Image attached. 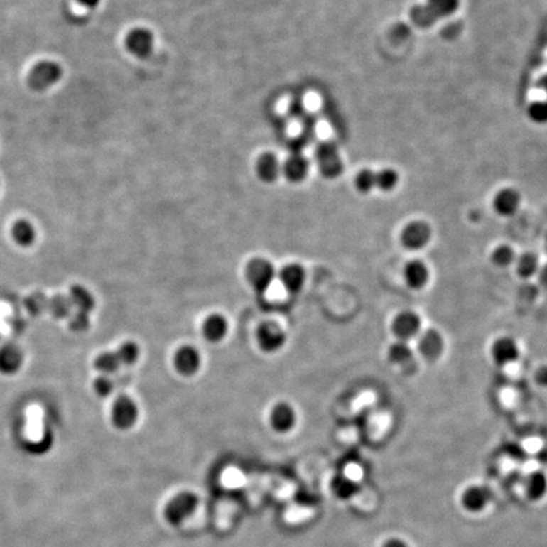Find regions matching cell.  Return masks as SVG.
<instances>
[{
	"label": "cell",
	"instance_id": "30",
	"mask_svg": "<svg viewBox=\"0 0 547 547\" xmlns=\"http://www.w3.org/2000/svg\"><path fill=\"white\" fill-rule=\"evenodd\" d=\"M547 480L543 472H536L531 474L527 482V492L531 499H540L546 493Z\"/></svg>",
	"mask_w": 547,
	"mask_h": 547
},
{
	"label": "cell",
	"instance_id": "7",
	"mask_svg": "<svg viewBox=\"0 0 547 547\" xmlns=\"http://www.w3.org/2000/svg\"><path fill=\"white\" fill-rule=\"evenodd\" d=\"M422 322L417 313L411 310L401 312L393 318L391 332L399 341H406L417 337L421 332Z\"/></svg>",
	"mask_w": 547,
	"mask_h": 547
},
{
	"label": "cell",
	"instance_id": "14",
	"mask_svg": "<svg viewBox=\"0 0 547 547\" xmlns=\"http://www.w3.org/2000/svg\"><path fill=\"white\" fill-rule=\"evenodd\" d=\"M23 352L17 345L6 344L0 347V373H17L23 365Z\"/></svg>",
	"mask_w": 547,
	"mask_h": 547
},
{
	"label": "cell",
	"instance_id": "16",
	"mask_svg": "<svg viewBox=\"0 0 547 547\" xmlns=\"http://www.w3.org/2000/svg\"><path fill=\"white\" fill-rule=\"evenodd\" d=\"M521 198L519 193L513 189H503L498 193L493 200L495 212L501 216H512L519 210Z\"/></svg>",
	"mask_w": 547,
	"mask_h": 547
},
{
	"label": "cell",
	"instance_id": "17",
	"mask_svg": "<svg viewBox=\"0 0 547 547\" xmlns=\"http://www.w3.org/2000/svg\"><path fill=\"white\" fill-rule=\"evenodd\" d=\"M284 174L293 183H299L307 178L309 171L308 160L300 152H294L284 163Z\"/></svg>",
	"mask_w": 547,
	"mask_h": 547
},
{
	"label": "cell",
	"instance_id": "35",
	"mask_svg": "<svg viewBox=\"0 0 547 547\" xmlns=\"http://www.w3.org/2000/svg\"><path fill=\"white\" fill-rule=\"evenodd\" d=\"M333 490L340 497L347 498L350 495L355 493L356 490H357V485L352 480H350L349 477H344V475H338L333 480Z\"/></svg>",
	"mask_w": 547,
	"mask_h": 547
},
{
	"label": "cell",
	"instance_id": "31",
	"mask_svg": "<svg viewBox=\"0 0 547 547\" xmlns=\"http://www.w3.org/2000/svg\"><path fill=\"white\" fill-rule=\"evenodd\" d=\"M516 260V254L512 247L508 245L498 246L492 252V262L497 268H508Z\"/></svg>",
	"mask_w": 547,
	"mask_h": 547
},
{
	"label": "cell",
	"instance_id": "4",
	"mask_svg": "<svg viewBox=\"0 0 547 547\" xmlns=\"http://www.w3.org/2000/svg\"><path fill=\"white\" fill-rule=\"evenodd\" d=\"M431 236V227L426 222H411L402 229L401 242L407 250H421L428 245Z\"/></svg>",
	"mask_w": 547,
	"mask_h": 547
},
{
	"label": "cell",
	"instance_id": "28",
	"mask_svg": "<svg viewBox=\"0 0 547 547\" xmlns=\"http://www.w3.org/2000/svg\"><path fill=\"white\" fill-rule=\"evenodd\" d=\"M121 365L122 364L118 359L116 352H112V351H105L103 354H100L95 360V367L103 375H111V374L116 373L118 367Z\"/></svg>",
	"mask_w": 547,
	"mask_h": 547
},
{
	"label": "cell",
	"instance_id": "33",
	"mask_svg": "<svg viewBox=\"0 0 547 547\" xmlns=\"http://www.w3.org/2000/svg\"><path fill=\"white\" fill-rule=\"evenodd\" d=\"M398 183V174L391 169H384L379 173H375V188L380 190L389 192L393 188H396Z\"/></svg>",
	"mask_w": 547,
	"mask_h": 547
},
{
	"label": "cell",
	"instance_id": "27",
	"mask_svg": "<svg viewBox=\"0 0 547 547\" xmlns=\"http://www.w3.org/2000/svg\"><path fill=\"white\" fill-rule=\"evenodd\" d=\"M409 16H411V21L421 28H428L438 21L435 13L432 12L431 9L426 4L413 6L411 9Z\"/></svg>",
	"mask_w": 547,
	"mask_h": 547
},
{
	"label": "cell",
	"instance_id": "26",
	"mask_svg": "<svg viewBox=\"0 0 547 547\" xmlns=\"http://www.w3.org/2000/svg\"><path fill=\"white\" fill-rule=\"evenodd\" d=\"M412 356H413L412 347L406 341L398 340L396 342L390 345L389 349H388V359H389L390 362H393L396 365L407 364L408 361L412 359Z\"/></svg>",
	"mask_w": 547,
	"mask_h": 547
},
{
	"label": "cell",
	"instance_id": "37",
	"mask_svg": "<svg viewBox=\"0 0 547 547\" xmlns=\"http://www.w3.org/2000/svg\"><path fill=\"white\" fill-rule=\"evenodd\" d=\"M69 325L74 332L87 331L90 326V317L89 313H84L80 310H74L72 315L69 317Z\"/></svg>",
	"mask_w": 547,
	"mask_h": 547
},
{
	"label": "cell",
	"instance_id": "15",
	"mask_svg": "<svg viewBox=\"0 0 547 547\" xmlns=\"http://www.w3.org/2000/svg\"><path fill=\"white\" fill-rule=\"evenodd\" d=\"M296 421H297L296 411L286 403L276 404L270 414V422L275 431H291L296 425Z\"/></svg>",
	"mask_w": 547,
	"mask_h": 547
},
{
	"label": "cell",
	"instance_id": "40",
	"mask_svg": "<svg viewBox=\"0 0 547 547\" xmlns=\"http://www.w3.org/2000/svg\"><path fill=\"white\" fill-rule=\"evenodd\" d=\"M536 380L538 384L542 386H547V367L540 369L537 373H536Z\"/></svg>",
	"mask_w": 547,
	"mask_h": 547
},
{
	"label": "cell",
	"instance_id": "10",
	"mask_svg": "<svg viewBox=\"0 0 547 547\" xmlns=\"http://www.w3.org/2000/svg\"><path fill=\"white\" fill-rule=\"evenodd\" d=\"M126 46L134 56L147 58L153 50V35L148 29H132L126 38Z\"/></svg>",
	"mask_w": 547,
	"mask_h": 547
},
{
	"label": "cell",
	"instance_id": "20",
	"mask_svg": "<svg viewBox=\"0 0 547 547\" xmlns=\"http://www.w3.org/2000/svg\"><path fill=\"white\" fill-rule=\"evenodd\" d=\"M281 166L279 160L273 153H265L257 161V174L266 183H273L279 178Z\"/></svg>",
	"mask_w": 547,
	"mask_h": 547
},
{
	"label": "cell",
	"instance_id": "43",
	"mask_svg": "<svg viewBox=\"0 0 547 547\" xmlns=\"http://www.w3.org/2000/svg\"><path fill=\"white\" fill-rule=\"evenodd\" d=\"M384 547H407V545L403 543L402 541H398V540H391V541L386 542Z\"/></svg>",
	"mask_w": 547,
	"mask_h": 547
},
{
	"label": "cell",
	"instance_id": "34",
	"mask_svg": "<svg viewBox=\"0 0 547 547\" xmlns=\"http://www.w3.org/2000/svg\"><path fill=\"white\" fill-rule=\"evenodd\" d=\"M47 305H48V298L46 296H43L42 293L31 294L26 299V308L28 309L31 315H42L45 310H47Z\"/></svg>",
	"mask_w": 547,
	"mask_h": 547
},
{
	"label": "cell",
	"instance_id": "24",
	"mask_svg": "<svg viewBox=\"0 0 547 547\" xmlns=\"http://www.w3.org/2000/svg\"><path fill=\"white\" fill-rule=\"evenodd\" d=\"M489 490L475 487L466 490L465 494L462 497V503L465 508L470 511H480L489 501Z\"/></svg>",
	"mask_w": 547,
	"mask_h": 547
},
{
	"label": "cell",
	"instance_id": "45",
	"mask_svg": "<svg viewBox=\"0 0 547 547\" xmlns=\"http://www.w3.org/2000/svg\"><path fill=\"white\" fill-rule=\"evenodd\" d=\"M545 249H546V251H547V234H546V239H545Z\"/></svg>",
	"mask_w": 547,
	"mask_h": 547
},
{
	"label": "cell",
	"instance_id": "36",
	"mask_svg": "<svg viewBox=\"0 0 547 547\" xmlns=\"http://www.w3.org/2000/svg\"><path fill=\"white\" fill-rule=\"evenodd\" d=\"M356 188L361 193H369L375 188V173L372 170H362L356 176Z\"/></svg>",
	"mask_w": 547,
	"mask_h": 547
},
{
	"label": "cell",
	"instance_id": "18",
	"mask_svg": "<svg viewBox=\"0 0 547 547\" xmlns=\"http://www.w3.org/2000/svg\"><path fill=\"white\" fill-rule=\"evenodd\" d=\"M227 332L228 322L223 315H212L204 322V336L210 342H220L226 337Z\"/></svg>",
	"mask_w": 547,
	"mask_h": 547
},
{
	"label": "cell",
	"instance_id": "23",
	"mask_svg": "<svg viewBox=\"0 0 547 547\" xmlns=\"http://www.w3.org/2000/svg\"><path fill=\"white\" fill-rule=\"evenodd\" d=\"M47 310L58 320H65L72 315L75 310L67 294H56L53 297L48 298Z\"/></svg>",
	"mask_w": 547,
	"mask_h": 547
},
{
	"label": "cell",
	"instance_id": "19",
	"mask_svg": "<svg viewBox=\"0 0 547 547\" xmlns=\"http://www.w3.org/2000/svg\"><path fill=\"white\" fill-rule=\"evenodd\" d=\"M283 286L291 293H298L302 289L305 281V271L299 265H288L279 274Z\"/></svg>",
	"mask_w": 547,
	"mask_h": 547
},
{
	"label": "cell",
	"instance_id": "6",
	"mask_svg": "<svg viewBox=\"0 0 547 547\" xmlns=\"http://www.w3.org/2000/svg\"><path fill=\"white\" fill-rule=\"evenodd\" d=\"M139 419V407L129 396H119L112 408V421L119 430L132 428Z\"/></svg>",
	"mask_w": 547,
	"mask_h": 547
},
{
	"label": "cell",
	"instance_id": "29",
	"mask_svg": "<svg viewBox=\"0 0 547 547\" xmlns=\"http://www.w3.org/2000/svg\"><path fill=\"white\" fill-rule=\"evenodd\" d=\"M438 19L454 14L460 6V0H427V4Z\"/></svg>",
	"mask_w": 547,
	"mask_h": 547
},
{
	"label": "cell",
	"instance_id": "2",
	"mask_svg": "<svg viewBox=\"0 0 547 547\" xmlns=\"http://www.w3.org/2000/svg\"><path fill=\"white\" fill-rule=\"evenodd\" d=\"M317 163L320 173L327 179H335L342 173L344 165L340 158L337 147L332 142H323L317 147Z\"/></svg>",
	"mask_w": 547,
	"mask_h": 547
},
{
	"label": "cell",
	"instance_id": "22",
	"mask_svg": "<svg viewBox=\"0 0 547 547\" xmlns=\"http://www.w3.org/2000/svg\"><path fill=\"white\" fill-rule=\"evenodd\" d=\"M36 228L32 222L27 220H18L12 227V237L16 244L21 247H29L36 241Z\"/></svg>",
	"mask_w": 547,
	"mask_h": 547
},
{
	"label": "cell",
	"instance_id": "3",
	"mask_svg": "<svg viewBox=\"0 0 547 547\" xmlns=\"http://www.w3.org/2000/svg\"><path fill=\"white\" fill-rule=\"evenodd\" d=\"M246 276L251 286L257 291H268L275 278L273 264L265 259H254L246 268Z\"/></svg>",
	"mask_w": 547,
	"mask_h": 547
},
{
	"label": "cell",
	"instance_id": "25",
	"mask_svg": "<svg viewBox=\"0 0 547 547\" xmlns=\"http://www.w3.org/2000/svg\"><path fill=\"white\" fill-rule=\"evenodd\" d=\"M538 269H540L538 257L532 252H526L516 261V271L522 279H530L532 276H535Z\"/></svg>",
	"mask_w": 547,
	"mask_h": 547
},
{
	"label": "cell",
	"instance_id": "39",
	"mask_svg": "<svg viewBox=\"0 0 547 547\" xmlns=\"http://www.w3.org/2000/svg\"><path fill=\"white\" fill-rule=\"evenodd\" d=\"M94 389L98 396H102V398H107V396H111L112 391L114 390V383L109 378V375H102L95 380Z\"/></svg>",
	"mask_w": 547,
	"mask_h": 547
},
{
	"label": "cell",
	"instance_id": "21",
	"mask_svg": "<svg viewBox=\"0 0 547 547\" xmlns=\"http://www.w3.org/2000/svg\"><path fill=\"white\" fill-rule=\"evenodd\" d=\"M67 296L70 298L75 310H80V312L90 315L92 310L95 308V299H94L93 294L84 286H71Z\"/></svg>",
	"mask_w": 547,
	"mask_h": 547
},
{
	"label": "cell",
	"instance_id": "8",
	"mask_svg": "<svg viewBox=\"0 0 547 547\" xmlns=\"http://www.w3.org/2000/svg\"><path fill=\"white\" fill-rule=\"evenodd\" d=\"M257 341L265 352H275L286 345V332L279 325L266 322L257 330Z\"/></svg>",
	"mask_w": 547,
	"mask_h": 547
},
{
	"label": "cell",
	"instance_id": "41",
	"mask_svg": "<svg viewBox=\"0 0 547 547\" xmlns=\"http://www.w3.org/2000/svg\"><path fill=\"white\" fill-rule=\"evenodd\" d=\"M537 275H538V281H540V284H541L542 286L547 288V264L546 265H543V266H540L538 271H537Z\"/></svg>",
	"mask_w": 547,
	"mask_h": 547
},
{
	"label": "cell",
	"instance_id": "13",
	"mask_svg": "<svg viewBox=\"0 0 547 547\" xmlns=\"http://www.w3.org/2000/svg\"><path fill=\"white\" fill-rule=\"evenodd\" d=\"M175 367L179 373L190 377L198 373L202 365V357L198 350L193 346H183L175 354Z\"/></svg>",
	"mask_w": 547,
	"mask_h": 547
},
{
	"label": "cell",
	"instance_id": "44",
	"mask_svg": "<svg viewBox=\"0 0 547 547\" xmlns=\"http://www.w3.org/2000/svg\"><path fill=\"white\" fill-rule=\"evenodd\" d=\"M540 87L545 90V93L547 94V75L543 76L541 79V82H540Z\"/></svg>",
	"mask_w": 547,
	"mask_h": 547
},
{
	"label": "cell",
	"instance_id": "32",
	"mask_svg": "<svg viewBox=\"0 0 547 547\" xmlns=\"http://www.w3.org/2000/svg\"><path fill=\"white\" fill-rule=\"evenodd\" d=\"M116 354L123 365H134L140 357V349L137 344H134L132 341H127L118 347Z\"/></svg>",
	"mask_w": 547,
	"mask_h": 547
},
{
	"label": "cell",
	"instance_id": "42",
	"mask_svg": "<svg viewBox=\"0 0 547 547\" xmlns=\"http://www.w3.org/2000/svg\"><path fill=\"white\" fill-rule=\"evenodd\" d=\"M76 1L87 9H94L100 4V0H76Z\"/></svg>",
	"mask_w": 547,
	"mask_h": 547
},
{
	"label": "cell",
	"instance_id": "9",
	"mask_svg": "<svg viewBox=\"0 0 547 547\" xmlns=\"http://www.w3.org/2000/svg\"><path fill=\"white\" fill-rule=\"evenodd\" d=\"M492 357L498 367H508L519 360V347L512 337H501L495 340L492 346Z\"/></svg>",
	"mask_w": 547,
	"mask_h": 547
},
{
	"label": "cell",
	"instance_id": "11",
	"mask_svg": "<svg viewBox=\"0 0 547 547\" xmlns=\"http://www.w3.org/2000/svg\"><path fill=\"white\" fill-rule=\"evenodd\" d=\"M419 354L423 356V359L428 361H435L443 355V338L440 332L436 330H427L418 335L417 342Z\"/></svg>",
	"mask_w": 547,
	"mask_h": 547
},
{
	"label": "cell",
	"instance_id": "12",
	"mask_svg": "<svg viewBox=\"0 0 547 547\" xmlns=\"http://www.w3.org/2000/svg\"><path fill=\"white\" fill-rule=\"evenodd\" d=\"M403 279L406 286L412 291H421L430 280V270L425 262L421 260H411L404 265Z\"/></svg>",
	"mask_w": 547,
	"mask_h": 547
},
{
	"label": "cell",
	"instance_id": "5",
	"mask_svg": "<svg viewBox=\"0 0 547 547\" xmlns=\"http://www.w3.org/2000/svg\"><path fill=\"white\" fill-rule=\"evenodd\" d=\"M198 504L197 495L184 492L175 495L174 498L168 503L165 509V516L171 524H180L181 521L188 519L192 514Z\"/></svg>",
	"mask_w": 547,
	"mask_h": 547
},
{
	"label": "cell",
	"instance_id": "38",
	"mask_svg": "<svg viewBox=\"0 0 547 547\" xmlns=\"http://www.w3.org/2000/svg\"><path fill=\"white\" fill-rule=\"evenodd\" d=\"M529 114L532 121L537 123H547V100L535 102L529 108Z\"/></svg>",
	"mask_w": 547,
	"mask_h": 547
},
{
	"label": "cell",
	"instance_id": "1",
	"mask_svg": "<svg viewBox=\"0 0 547 547\" xmlns=\"http://www.w3.org/2000/svg\"><path fill=\"white\" fill-rule=\"evenodd\" d=\"M64 70L61 65H58L55 61L50 60H43L40 61L29 71L27 82L31 89L36 92H43L48 87H53L55 84L60 82L63 77Z\"/></svg>",
	"mask_w": 547,
	"mask_h": 547
}]
</instances>
